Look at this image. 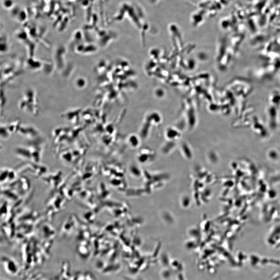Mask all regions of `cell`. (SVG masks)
<instances>
[{
    "mask_svg": "<svg viewBox=\"0 0 280 280\" xmlns=\"http://www.w3.org/2000/svg\"><path fill=\"white\" fill-rule=\"evenodd\" d=\"M18 132L20 135L29 139L34 140L39 137V132L33 126H21Z\"/></svg>",
    "mask_w": 280,
    "mask_h": 280,
    "instance_id": "6da1fadb",
    "label": "cell"
},
{
    "mask_svg": "<svg viewBox=\"0 0 280 280\" xmlns=\"http://www.w3.org/2000/svg\"><path fill=\"white\" fill-rule=\"evenodd\" d=\"M21 126V121L19 119L14 120L9 124L6 125V129L10 136L18 132Z\"/></svg>",
    "mask_w": 280,
    "mask_h": 280,
    "instance_id": "7a4b0ae2",
    "label": "cell"
},
{
    "mask_svg": "<svg viewBox=\"0 0 280 280\" xmlns=\"http://www.w3.org/2000/svg\"><path fill=\"white\" fill-rule=\"evenodd\" d=\"M77 112L75 111H70L62 114L61 116L72 124H76L78 122V115Z\"/></svg>",
    "mask_w": 280,
    "mask_h": 280,
    "instance_id": "3957f363",
    "label": "cell"
}]
</instances>
